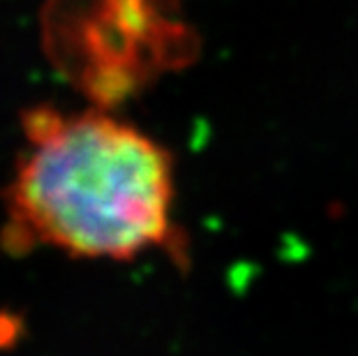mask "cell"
I'll return each mask as SVG.
<instances>
[{"mask_svg":"<svg viewBox=\"0 0 358 356\" xmlns=\"http://www.w3.org/2000/svg\"><path fill=\"white\" fill-rule=\"evenodd\" d=\"M7 194L5 241L86 259H132L166 243L173 162L148 134L102 111L33 109Z\"/></svg>","mask_w":358,"mask_h":356,"instance_id":"1","label":"cell"}]
</instances>
